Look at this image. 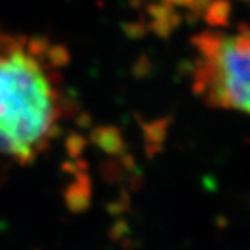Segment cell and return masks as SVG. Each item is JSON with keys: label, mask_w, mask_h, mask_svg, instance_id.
<instances>
[{"label": "cell", "mask_w": 250, "mask_h": 250, "mask_svg": "<svg viewBox=\"0 0 250 250\" xmlns=\"http://www.w3.org/2000/svg\"><path fill=\"white\" fill-rule=\"evenodd\" d=\"M191 84L196 95L216 109L249 110V30H205L193 38Z\"/></svg>", "instance_id": "7a4b0ae2"}, {"label": "cell", "mask_w": 250, "mask_h": 250, "mask_svg": "<svg viewBox=\"0 0 250 250\" xmlns=\"http://www.w3.org/2000/svg\"><path fill=\"white\" fill-rule=\"evenodd\" d=\"M58 48L0 33V154L29 162L55 139L63 116Z\"/></svg>", "instance_id": "6da1fadb"}]
</instances>
